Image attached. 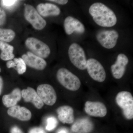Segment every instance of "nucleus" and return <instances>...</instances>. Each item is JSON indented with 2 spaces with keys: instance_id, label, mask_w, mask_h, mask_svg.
Instances as JSON below:
<instances>
[{
  "instance_id": "1",
  "label": "nucleus",
  "mask_w": 133,
  "mask_h": 133,
  "mask_svg": "<svg viewBox=\"0 0 133 133\" xmlns=\"http://www.w3.org/2000/svg\"><path fill=\"white\" fill-rule=\"evenodd\" d=\"M88 12L94 22L102 29L113 28L118 22L115 10L102 2L92 3L88 7Z\"/></svg>"
},
{
  "instance_id": "2",
  "label": "nucleus",
  "mask_w": 133,
  "mask_h": 133,
  "mask_svg": "<svg viewBox=\"0 0 133 133\" xmlns=\"http://www.w3.org/2000/svg\"><path fill=\"white\" fill-rule=\"evenodd\" d=\"M121 33L117 29H101L96 31L95 37L96 42L105 49H117L122 38Z\"/></svg>"
},
{
  "instance_id": "3",
  "label": "nucleus",
  "mask_w": 133,
  "mask_h": 133,
  "mask_svg": "<svg viewBox=\"0 0 133 133\" xmlns=\"http://www.w3.org/2000/svg\"><path fill=\"white\" fill-rule=\"evenodd\" d=\"M68 55L70 62L75 67L81 70H86L88 58L79 44L76 42L71 43L68 49Z\"/></svg>"
},
{
  "instance_id": "4",
  "label": "nucleus",
  "mask_w": 133,
  "mask_h": 133,
  "mask_svg": "<svg viewBox=\"0 0 133 133\" xmlns=\"http://www.w3.org/2000/svg\"><path fill=\"white\" fill-rule=\"evenodd\" d=\"M56 77L59 83L69 90L77 91L81 87V81L78 77L66 68L58 69Z\"/></svg>"
},
{
  "instance_id": "5",
  "label": "nucleus",
  "mask_w": 133,
  "mask_h": 133,
  "mask_svg": "<svg viewBox=\"0 0 133 133\" xmlns=\"http://www.w3.org/2000/svg\"><path fill=\"white\" fill-rule=\"evenodd\" d=\"M86 70L89 76L94 81L102 83L105 80V70L101 63L96 58H88Z\"/></svg>"
},
{
  "instance_id": "6",
  "label": "nucleus",
  "mask_w": 133,
  "mask_h": 133,
  "mask_svg": "<svg viewBox=\"0 0 133 133\" xmlns=\"http://www.w3.org/2000/svg\"><path fill=\"white\" fill-rule=\"evenodd\" d=\"M117 104L122 109L123 115L127 119L133 118V97L131 92L122 91L116 95Z\"/></svg>"
},
{
  "instance_id": "7",
  "label": "nucleus",
  "mask_w": 133,
  "mask_h": 133,
  "mask_svg": "<svg viewBox=\"0 0 133 133\" xmlns=\"http://www.w3.org/2000/svg\"><path fill=\"white\" fill-rule=\"evenodd\" d=\"M64 28L65 33L69 36H75L76 37H81L84 35L86 29L84 25L77 18L69 16L64 21Z\"/></svg>"
},
{
  "instance_id": "8",
  "label": "nucleus",
  "mask_w": 133,
  "mask_h": 133,
  "mask_svg": "<svg viewBox=\"0 0 133 133\" xmlns=\"http://www.w3.org/2000/svg\"><path fill=\"white\" fill-rule=\"evenodd\" d=\"M25 45L33 54L43 58H47L51 53L50 49L45 43L34 37H29L25 41Z\"/></svg>"
},
{
  "instance_id": "9",
  "label": "nucleus",
  "mask_w": 133,
  "mask_h": 133,
  "mask_svg": "<svg viewBox=\"0 0 133 133\" xmlns=\"http://www.w3.org/2000/svg\"><path fill=\"white\" fill-rule=\"evenodd\" d=\"M24 6V17L26 21L36 29L41 30L44 28L47 24L45 19L33 6L26 4Z\"/></svg>"
},
{
  "instance_id": "10",
  "label": "nucleus",
  "mask_w": 133,
  "mask_h": 133,
  "mask_svg": "<svg viewBox=\"0 0 133 133\" xmlns=\"http://www.w3.org/2000/svg\"><path fill=\"white\" fill-rule=\"evenodd\" d=\"M115 58L114 63L111 66V72L114 78L120 79L125 73L127 66L129 63V57L126 53L120 52L116 55Z\"/></svg>"
},
{
  "instance_id": "11",
  "label": "nucleus",
  "mask_w": 133,
  "mask_h": 133,
  "mask_svg": "<svg viewBox=\"0 0 133 133\" xmlns=\"http://www.w3.org/2000/svg\"><path fill=\"white\" fill-rule=\"evenodd\" d=\"M37 92L42 101L45 104L52 106L56 103L57 99L56 93L50 85H40L37 87Z\"/></svg>"
},
{
  "instance_id": "12",
  "label": "nucleus",
  "mask_w": 133,
  "mask_h": 133,
  "mask_svg": "<svg viewBox=\"0 0 133 133\" xmlns=\"http://www.w3.org/2000/svg\"><path fill=\"white\" fill-rule=\"evenodd\" d=\"M85 112L90 116L97 117H104L107 114L106 107L100 102L87 101L85 104Z\"/></svg>"
},
{
  "instance_id": "13",
  "label": "nucleus",
  "mask_w": 133,
  "mask_h": 133,
  "mask_svg": "<svg viewBox=\"0 0 133 133\" xmlns=\"http://www.w3.org/2000/svg\"><path fill=\"white\" fill-rule=\"evenodd\" d=\"M22 58L26 65L36 70H42L47 65V62L43 58L36 56L29 51L23 55Z\"/></svg>"
},
{
  "instance_id": "14",
  "label": "nucleus",
  "mask_w": 133,
  "mask_h": 133,
  "mask_svg": "<svg viewBox=\"0 0 133 133\" xmlns=\"http://www.w3.org/2000/svg\"><path fill=\"white\" fill-rule=\"evenodd\" d=\"M21 93L22 97L25 102H31L38 109H41L43 106V102L33 88L28 87L23 90Z\"/></svg>"
},
{
  "instance_id": "15",
  "label": "nucleus",
  "mask_w": 133,
  "mask_h": 133,
  "mask_svg": "<svg viewBox=\"0 0 133 133\" xmlns=\"http://www.w3.org/2000/svg\"><path fill=\"white\" fill-rule=\"evenodd\" d=\"M94 126L92 122L87 118L78 119L72 124L71 130L75 133H89L93 130Z\"/></svg>"
},
{
  "instance_id": "16",
  "label": "nucleus",
  "mask_w": 133,
  "mask_h": 133,
  "mask_svg": "<svg viewBox=\"0 0 133 133\" xmlns=\"http://www.w3.org/2000/svg\"><path fill=\"white\" fill-rule=\"evenodd\" d=\"M8 114L21 121H28L31 118V112L28 108L16 105L8 109Z\"/></svg>"
},
{
  "instance_id": "17",
  "label": "nucleus",
  "mask_w": 133,
  "mask_h": 133,
  "mask_svg": "<svg viewBox=\"0 0 133 133\" xmlns=\"http://www.w3.org/2000/svg\"><path fill=\"white\" fill-rule=\"evenodd\" d=\"M37 11L41 16H57L61 14V10L55 4L51 3H41L37 5Z\"/></svg>"
},
{
  "instance_id": "18",
  "label": "nucleus",
  "mask_w": 133,
  "mask_h": 133,
  "mask_svg": "<svg viewBox=\"0 0 133 133\" xmlns=\"http://www.w3.org/2000/svg\"><path fill=\"white\" fill-rule=\"evenodd\" d=\"M58 119L63 124H71L74 123V110L71 107L64 105L57 109Z\"/></svg>"
},
{
  "instance_id": "19",
  "label": "nucleus",
  "mask_w": 133,
  "mask_h": 133,
  "mask_svg": "<svg viewBox=\"0 0 133 133\" xmlns=\"http://www.w3.org/2000/svg\"><path fill=\"white\" fill-rule=\"evenodd\" d=\"M21 91L19 88H15L11 93L3 95L2 102L6 107L11 108L16 105L17 102L21 99Z\"/></svg>"
},
{
  "instance_id": "20",
  "label": "nucleus",
  "mask_w": 133,
  "mask_h": 133,
  "mask_svg": "<svg viewBox=\"0 0 133 133\" xmlns=\"http://www.w3.org/2000/svg\"><path fill=\"white\" fill-rule=\"evenodd\" d=\"M0 50L2 51L0 57L3 60L9 61L14 58L15 55L13 53L14 48L12 45L0 41Z\"/></svg>"
},
{
  "instance_id": "21",
  "label": "nucleus",
  "mask_w": 133,
  "mask_h": 133,
  "mask_svg": "<svg viewBox=\"0 0 133 133\" xmlns=\"http://www.w3.org/2000/svg\"><path fill=\"white\" fill-rule=\"evenodd\" d=\"M15 33L10 29L0 28V41L5 42H10L14 39Z\"/></svg>"
},
{
  "instance_id": "22",
  "label": "nucleus",
  "mask_w": 133,
  "mask_h": 133,
  "mask_svg": "<svg viewBox=\"0 0 133 133\" xmlns=\"http://www.w3.org/2000/svg\"><path fill=\"white\" fill-rule=\"evenodd\" d=\"M14 61L16 65L15 69L17 73L19 74H22L26 71V65L24 60L21 58H14Z\"/></svg>"
},
{
  "instance_id": "23",
  "label": "nucleus",
  "mask_w": 133,
  "mask_h": 133,
  "mask_svg": "<svg viewBox=\"0 0 133 133\" xmlns=\"http://www.w3.org/2000/svg\"><path fill=\"white\" fill-rule=\"evenodd\" d=\"M19 1L16 0H2L0 1L1 5L8 10H12L17 6Z\"/></svg>"
},
{
  "instance_id": "24",
  "label": "nucleus",
  "mask_w": 133,
  "mask_h": 133,
  "mask_svg": "<svg viewBox=\"0 0 133 133\" xmlns=\"http://www.w3.org/2000/svg\"><path fill=\"white\" fill-rule=\"evenodd\" d=\"M47 126L45 129L48 131H51L54 130L58 125L57 119L55 117H49L47 119Z\"/></svg>"
},
{
  "instance_id": "25",
  "label": "nucleus",
  "mask_w": 133,
  "mask_h": 133,
  "mask_svg": "<svg viewBox=\"0 0 133 133\" xmlns=\"http://www.w3.org/2000/svg\"><path fill=\"white\" fill-rule=\"evenodd\" d=\"M6 19V15L5 10L2 8L0 7V26L5 24Z\"/></svg>"
},
{
  "instance_id": "26",
  "label": "nucleus",
  "mask_w": 133,
  "mask_h": 133,
  "mask_svg": "<svg viewBox=\"0 0 133 133\" xmlns=\"http://www.w3.org/2000/svg\"><path fill=\"white\" fill-rule=\"evenodd\" d=\"M28 133H46L43 129L41 127H35L31 129Z\"/></svg>"
},
{
  "instance_id": "27",
  "label": "nucleus",
  "mask_w": 133,
  "mask_h": 133,
  "mask_svg": "<svg viewBox=\"0 0 133 133\" xmlns=\"http://www.w3.org/2000/svg\"><path fill=\"white\" fill-rule=\"evenodd\" d=\"M49 1L60 5H66L69 2V1L67 0H50Z\"/></svg>"
},
{
  "instance_id": "28",
  "label": "nucleus",
  "mask_w": 133,
  "mask_h": 133,
  "mask_svg": "<svg viewBox=\"0 0 133 133\" xmlns=\"http://www.w3.org/2000/svg\"><path fill=\"white\" fill-rule=\"evenodd\" d=\"M10 133H23V132L18 127L15 126L11 129Z\"/></svg>"
},
{
  "instance_id": "29",
  "label": "nucleus",
  "mask_w": 133,
  "mask_h": 133,
  "mask_svg": "<svg viewBox=\"0 0 133 133\" xmlns=\"http://www.w3.org/2000/svg\"><path fill=\"white\" fill-rule=\"evenodd\" d=\"M6 66L8 69L11 68H14L15 69L16 66V65L15 63V62L13 60H9L7 62Z\"/></svg>"
},
{
  "instance_id": "30",
  "label": "nucleus",
  "mask_w": 133,
  "mask_h": 133,
  "mask_svg": "<svg viewBox=\"0 0 133 133\" xmlns=\"http://www.w3.org/2000/svg\"><path fill=\"white\" fill-rule=\"evenodd\" d=\"M3 79L0 76V95L1 94L3 88Z\"/></svg>"
},
{
  "instance_id": "31",
  "label": "nucleus",
  "mask_w": 133,
  "mask_h": 133,
  "mask_svg": "<svg viewBox=\"0 0 133 133\" xmlns=\"http://www.w3.org/2000/svg\"><path fill=\"white\" fill-rule=\"evenodd\" d=\"M57 133H67L64 130H61V131H59Z\"/></svg>"
},
{
  "instance_id": "32",
  "label": "nucleus",
  "mask_w": 133,
  "mask_h": 133,
  "mask_svg": "<svg viewBox=\"0 0 133 133\" xmlns=\"http://www.w3.org/2000/svg\"><path fill=\"white\" fill-rule=\"evenodd\" d=\"M1 68H0V72H1Z\"/></svg>"
}]
</instances>
